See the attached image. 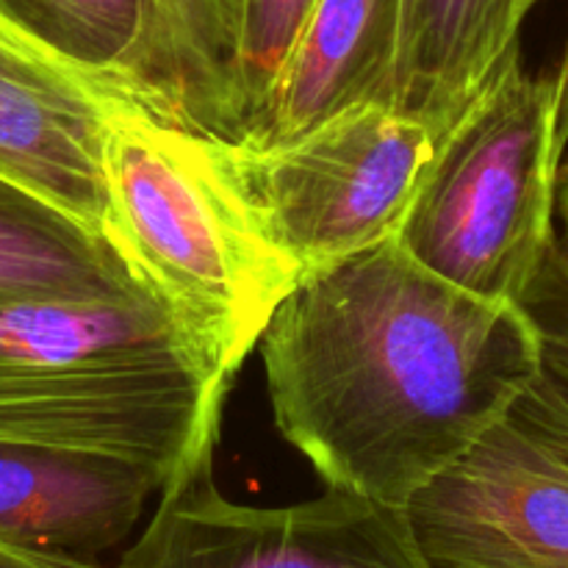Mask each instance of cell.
<instances>
[{"instance_id":"3","label":"cell","mask_w":568,"mask_h":568,"mask_svg":"<svg viewBox=\"0 0 568 568\" xmlns=\"http://www.w3.org/2000/svg\"><path fill=\"white\" fill-rule=\"evenodd\" d=\"M109 100L105 236L233 381L303 275L250 220L214 139Z\"/></svg>"},{"instance_id":"13","label":"cell","mask_w":568,"mask_h":568,"mask_svg":"<svg viewBox=\"0 0 568 568\" xmlns=\"http://www.w3.org/2000/svg\"><path fill=\"white\" fill-rule=\"evenodd\" d=\"M153 288L116 244L0 175V308L114 300Z\"/></svg>"},{"instance_id":"6","label":"cell","mask_w":568,"mask_h":568,"mask_svg":"<svg viewBox=\"0 0 568 568\" xmlns=\"http://www.w3.org/2000/svg\"><path fill=\"white\" fill-rule=\"evenodd\" d=\"M430 568H568V397L547 369L405 505Z\"/></svg>"},{"instance_id":"19","label":"cell","mask_w":568,"mask_h":568,"mask_svg":"<svg viewBox=\"0 0 568 568\" xmlns=\"http://www.w3.org/2000/svg\"><path fill=\"white\" fill-rule=\"evenodd\" d=\"M558 220H560V242L568 247V161L560 164L558 175Z\"/></svg>"},{"instance_id":"12","label":"cell","mask_w":568,"mask_h":568,"mask_svg":"<svg viewBox=\"0 0 568 568\" xmlns=\"http://www.w3.org/2000/svg\"><path fill=\"white\" fill-rule=\"evenodd\" d=\"M521 22L519 0H399L397 55L375 103L442 136L519 50Z\"/></svg>"},{"instance_id":"15","label":"cell","mask_w":568,"mask_h":568,"mask_svg":"<svg viewBox=\"0 0 568 568\" xmlns=\"http://www.w3.org/2000/svg\"><path fill=\"white\" fill-rule=\"evenodd\" d=\"M316 0H236L239 14V105L244 139L255 131L272 98L283 61L292 53ZM239 142V144H242Z\"/></svg>"},{"instance_id":"1","label":"cell","mask_w":568,"mask_h":568,"mask_svg":"<svg viewBox=\"0 0 568 568\" xmlns=\"http://www.w3.org/2000/svg\"><path fill=\"white\" fill-rule=\"evenodd\" d=\"M258 349L283 442L325 488L392 508L544 372L519 303L444 281L397 239L303 277Z\"/></svg>"},{"instance_id":"9","label":"cell","mask_w":568,"mask_h":568,"mask_svg":"<svg viewBox=\"0 0 568 568\" xmlns=\"http://www.w3.org/2000/svg\"><path fill=\"white\" fill-rule=\"evenodd\" d=\"M164 486L159 469L114 455L0 442V541L98 558Z\"/></svg>"},{"instance_id":"4","label":"cell","mask_w":568,"mask_h":568,"mask_svg":"<svg viewBox=\"0 0 568 568\" xmlns=\"http://www.w3.org/2000/svg\"><path fill=\"white\" fill-rule=\"evenodd\" d=\"M558 81L521 48L438 136L397 242L444 281L519 303L558 239Z\"/></svg>"},{"instance_id":"16","label":"cell","mask_w":568,"mask_h":568,"mask_svg":"<svg viewBox=\"0 0 568 568\" xmlns=\"http://www.w3.org/2000/svg\"><path fill=\"white\" fill-rule=\"evenodd\" d=\"M519 305L538 333L544 369L568 397V247L560 236L549 247L544 266L521 294Z\"/></svg>"},{"instance_id":"2","label":"cell","mask_w":568,"mask_h":568,"mask_svg":"<svg viewBox=\"0 0 568 568\" xmlns=\"http://www.w3.org/2000/svg\"><path fill=\"white\" fill-rule=\"evenodd\" d=\"M231 386L155 288L0 308V442L114 455L170 483L216 447Z\"/></svg>"},{"instance_id":"8","label":"cell","mask_w":568,"mask_h":568,"mask_svg":"<svg viewBox=\"0 0 568 568\" xmlns=\"http://www.w3.org/2000/svg\"><path fill=\"white\" fill-rule=\"evenodd\" d=\"M109 94L0 14V175L105 236Z\"/></svg>"},{"instance_id":"18","label":"cell","mask_w":568,"mask_h":568,"mask_svg":"<svg viewBox=\"0 0 568 568\" xmlns=\"http://www.w3.org/2000/svg\"><path fill=\"white\" fill-rule=\"evenodd\" d=\"M555 81H558V133L560 142L568 144V44L560 70L555 72Z\"/></svg>"},{"instance_id":"10","label":"cell","mask_w":568,"mask_h":568,"mask_svg":"<svg viewBox=\"0 0 568 568\" xmlns=\"http://www.w3.org/2000/svg\"><path fill=\"white\" fill-rule=\"evenodd\" d=\"M105 92L164 125L242 142L236 0H142L133 48Z\"/></svg>"},{"instance_id":"14","label":"cell","mask_w":568,"mask_h":568,"mask_svg":"<svg viewBox=\"0 0 568 568\" xmlns=\"http://www.w3.org/2000/svg\"><path fill=\"white\" fill-rule=\"evenodd\" d=\"M0 14L105 92L133 48L142 0H0Z\"/></svg>"},{"instance_id":"17","label":"cell","mask_w":568,"mask_h":568,"mask_svg":"<svg viewBox=\"0 0 568 568\" xmlns=\"http://www.w3.org/2000/svg\"><path fill=\"white\" fill-rule=\"evenodd\" d=\"M0 568H103L94 558L64 552H44V549L17 547L0 541Z\"/></svg>"},{"instance_id":"5","label":"cell","mask_w":568,"mask_h":568,"mask_svg":"<svg viewBox=\"0 0 568 568\" xmlns=\"http://www.w3.org/2000/svg\"><path fill=\"white\" fill-rule=\"evenodd\" d=\"M438 136L361 103L270 148L216 142L222 172L264 239L308 277L397 239Z\"/></svg>"},{"instance_id":"11","label":"cell","mask_w":568,"mask_h":568,"mask_svg":"<svg viewBox=\"0 0 568 568\" xmlns=\"http://www.w3.org/2000/svg\"><path fill=\"white\" fill-rule=\"evenodd\" d=\"M399 0H316L247 142H292L331 116L375 103L397 55Z\"/></svg>"},{"instance_id":"20","label":"cell","mask_w":568,"mask_h":568,"mask_svg":"<svg viewBox=\"0 0 568 568\" xmlns=\"http://www.w3.org/2000/svg\"><path fill=\"white\" fill-rule=\"evenodd\" d=\"M536 3H538V0H519V6H521V11H525V17L530 14L532 6H536Z\"/></svg>"},{"instance_id":"7","label":"cell","mask_w":568,"mask_h":568,"mask_svg":"<svg viewBox=\"0 0 568 568\" xmlns=\"http://www.w3.org/2000/svg\"><path fill=\"white\" fill-rule=\"evenodd\" d=\"M214 449L161 488L116 568H430L405 508L342 488L283 508L233 503L214 480Z\"/></svg>"}]
</instances>
